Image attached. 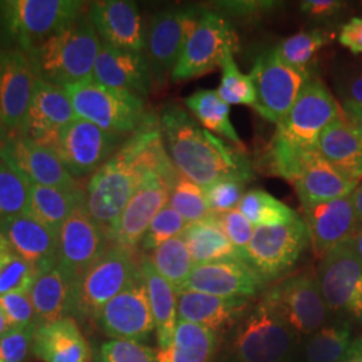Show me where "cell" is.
Segmentation results:
<instances>
[{"mask_svg": "<svg viewBox=\"0 0 362 362\" xmlns=\"http://www.w3.org/2000/svg\"><path fill=\"white\" fill-rule=\"evenodd\" d=\"M173 168L160 129L158 117L149 113L101 168L93 173L85 191V206L105 230L113 224L149 175Z\"/></svg>", "mask_w": 362, "mask_h": 362, "instance_id": "1", "label": "cell"}, {"mask_svg": "<svg viewBox=\"0 0 362 362\" xmlns=\"http://www.w3.org/2000/svg\"><path fill=\"white\" fill-rule=\"evenodd\" d=\"M158 119L167 155L182 177L203 189L218 181L251 179L247 156L214 136L179 105L165 106Z\"/></svg>", "mask_w": 362, "mask_h": 362, "instance_id": "2", "label": "cell"}, {"mask_svg": "<svg viewBox=\"0 0 362 362\" xmlns=\"http://www.w3.org/2000/svg\"><path fill=\"white\" fill-rule=\"evenodd\" d=\"M100 50L101 39L90 16L82 13L70 26L25 55L35 77L66 88L93 78Z\"/></svg>", "mask_w": 362, "mask_h": 362, "instance_id": "3", "label": "cell"}, {"mask_svg": "<svg viewBox=\"0 0 362 362\" xmlns=\"http://www.w3.org/2000/svg\"><path fill=\"white\" fill-rule=\"evenodd\" d=\"M263 158L267 173L294 185L302 207L350 196L360 182L334 168L317 148L288 152L269 146Z\"/></svg>", "mask_w": 362, "mask_h": 362, "instance_id": "4", "label": "cell"}, {"mask_svg": "<svg viewBox=\"0 0 362 362\" xmlns=\"http://www.w3.org/2000/svg\"><path fill=\"white\" fill-rule=\"evenodd\" d=\"M140 258L134 248L107 247L103 257L71 286L70 317L78 324L95 321L105 305L140 274Z\"/></svg>", "mask_w": 362, "mask_h": 362, "instance_id": "5", "label": "cell"}, {"mask_svg": "<svg viewBox=\"0 0 362 362\" xmlns=\"http://www.w3.org/2000/svg\"><path fill=\"white\" fill-rule=\"evenodd\" d=\"M83 13L77 0H0V30L27 54L70 26Z\"/></svg>", "mask_w": 362, "mask_h": 362, "instance_id": "6", "label": "cell"}, {"mask_svg": "<svg viewBox=\"0 0 362 362\" xmlns=\"http://www.w3.org/2000/svg\"><path fill=\"white\" fill-rule=\"evenodd\" d=\"M341 117L344 110L332 91L320 79L310 78L291 109L276 124L269 146L290 152L315 149L321 133Z\"/></svg>", "mask_w": 362, "mask_h": 362, "instance_id": "7", "label": "cell"}, {"mask_svg": "<svg viewBox=\"0 0 362 362\" xmlns=\"http://www.w3.org/2000/svg\"><path fill=\"white\" fill-rule=\"evenodd\" d=\"M297 334L263 297L236 324L230 353L233 362H288Z\"/></svg>", "mask_w": 362, "mask_h": 362, "instance_id": "8", "label": "cell"}, {"mask_svg": "<svg viewBox=\"0 0 362 362\" xmlns=\"http://www.w3.org/2000/svg\"><path fill=\"white\" fill-rule=\"evenodd\" d=\"M238 50V37L231 23L220 13L192 8L187 37L172 81L203 77L220 67L228 52Z\"/></svg>", "mask_w": 362, "mask_h": 362, "instance_id": "9", "label": "cell"}, {"mask_svg": "<svg viewBox=\"0 0 362 362\" xmlns=\"http://www.w3.org/2000/svg\"><path fill=\"white\" fill-rule=\"evenodd\" d=\"M64 89L77 118L115 134H132L146 116L143 98L106 88L93 78Z\"/></svg>", "mask_w": 362, "mask_h": 362, "instance_id": "10", "label": "cell"}, {"mask_svg": "<svg viewBox=\"0 0 362 362\" xmlns=\"http://www.w3.org/2000/svg\"><path fill=\"white\" fill-rule=\"evenodd\" d=\"M310 243L306 221L297 219L254 230L245 262L267 284L290 272Z\"/></svg>", "mask_w": 362, "mask_h": 362, "instance_id": "11", "label": "cell"}, {"mask_svg": "<svg viewBox=\"0 0 362 362\" xmlns=\"http://www.w3.org/2000/svg\"><path fill=\"white\" fill-rule=\"evenodd\" d=\"M297 337H309L332 321L317 274L300 272L272 286L263 296Z\"/></svg>", "mask_w": 362, "mask_h": 362, "instance_id": "12", "label": "cell"}, {"mask_svg": "<svg viewBox=\"0 0 362 362\" xmlns=\"http://www.w3.org/2000/svg\"><path fill=\"white\" fill-rule=\"evenodd\" d=\"M317 276L332 314L362 326V262L351 240L321 260Z\"/></svg>", "mask_w": 362, "mask_h": 362, "instance_id": "13", "label": "cell"}, {"mask_svg": "<svg viewBox=\"0 0 362 362\" xmlns=\"http://www.w3.org/2000/svg\"><path fill=\"white\" fill-rule=\"evenodd\" d=\"M122 140L124 136L76 118L54 137L47 148L58 155L74 179H79L101 168L116 153Z\"/></svg>", "mask_w": 362, "mask_h": 362, "instance_id": "14", "label": "cell"}, {"mask_svg": "<svg viewBox=\"0 0 362 362\" xmlns=\"http://www.w3.org/2000/svg\"><path fill=\"white\" fill-rule=\"evenodd\" d=\"M179 175L180 173L173 167L167 170H157L148 176L119 216L106 228L110 245L136 250L143 242L156 215L168 206L169 188Z\"/></svg>", "mask_w": 362, "mask_h": 362, "instance_id": "15", "label": "cell"}, {"mask_svg": "<svg viewBox=\"0 0 362 362\" xmlns=\"http://www.w3.org/2000/svg\"><path fill=\"white\" fill-rule=\"evenodd\" d=\"M260 116L278 124L296 103L311 77L286 65L275 49L260 54L251 70Z\"/></svg>", "mask_w": 362, "mask_h": 362, "instance_id": "16", "label": "cell"}, {"mask_svg": "<svg viewBox=\"0 0 362 362\" xmlns=\"http://www.w3.org/2000/svg\"><path fill=\"white\" fill-rule=\"evenodd\" d=\"M110 242L106 230L93 219L85 202L66 220L58 240V269L71 285L103 257Z\"/></svg>", "mask_w": 362, "mask_h": 362, "instance_id": "17", "label": "cell"}, {"mask_svg": "<svg viewBox=\"0 0 362 362\" xmlns=\"http://www.w3.org/2000/svg\"><path fill=\"white\" fill-rule=\"evenodd\" d=\"M37 77L26 55L15 49L0 50V133L22 136Z\"/></svg>", "mask_w": 362, "mask_h": 362, "instance_id": "18", "label": "cell"}, {"mask_svg": "<svg viewBox=\"0 0 362 362\" xmlns=\"http://www.w3.org/2000/svg\"><path fill=\"white\" fill-rule=\"evenodd\" d=\"M95 322L112 339L145 342L153 334L155 320L141 272L125 290L105 305Z\"/></svg>", "mask_w": 362, "mask_h": 362, "instance_id": "19", "label": "cell"}, {"mask_svg": "<svg viewBox=\"0 0 362 362\" xmlns=\"http://www.w3.org/2000/svg\"><path fill=\"white\" fill-rule=\"evenodd\" d=\"M0 160L33 184L79 189L77 180L52 149L23 136L0 139Z\"/></svg>", "mask_w": 362, "mask_h": 362, "instance_id": "20", "label": "cell"}, {"mask_svg": "<svg viewBox=\"0 0 362 362\" xmlns=\"http://www.w3.org/2000/svg\"><path fill=\"white\" fill-rule=\"evenodd\" d=\"M192 8H169L151 18L145 31L146 61L152 81L165 82L179 62Z\"/></svg>", "mask_w": 362, "mask_h": 362, "instance_id": "21", "label": "cell"}, {"mask_svg": "<svg viewBox=\"0 0 362 362\" xmlns=\"http://www.w3.org/2000/svg\"><path fill=\"white\" fill-rule=\"evenodd\" d=\"M266 282L242 259L196 264L184 290L224 298L255 297Z\"/></svg>", "mask_w": 362, "mask_h": 362, "instance_id": "22", "label": "cell"}, {"mask_svg": "<svg viewBox=\"0 0 362 362\" xmlns=\"http://www.w3.org/2000/svg\"><path fill=\"white\" fill-rule=\"evenodd\" d=\"M88 13L101 42L119 50L143 52L145 28L141 13L134 1H93Z\"/></svg>", "mask_w": 362, "mask_h": 362, "instance_id": "23", "label": "cell"}, {"mask_svg": "<svg viewBox=\"0 0 362 362\" xmlns=\"http://www.w3.org/2000/svg\"><path fill=\"white\" fill-rule=\"evenodd\" d=\"M302 208L313 251L321 260L336 247L350 240L358 224L350 196Z\"/></svg>", "mask_w": 362, "mask_h": 362, "instance_id": "24", "label": "cell"}, {"mask_svg": "<svg viewBox=\"0 0 362 362\" xmlns=\"http://www.w3.org/2000/svg\"><path fill=\"white\" fill-rule=\"evenodd\" d=\"M76 118V112L65 89L37 78L22 136L47 146Z\"/></svg>", "mask_w": 362, "mask_h": 362, "instance_id": "25", "label": "cell"}, {"mask_svg": "<svg viewBox=\"0 0 362 362\" xmlns=\"http://www.w3.org/2000/svg\"><path fill=\"white\" fill-rule=\"evenodd\" d=\"M93 79L106 88L145 98L152 88V74L143 52H125L101 42Z\"/></svg>", "mask_w": 362, "mask_h": 362, "instance_id": "26", "label": "cell"}, {"mask_svg": "<svg viewBox=\"0 0 362 362\" xmlns=\"http://www.w3.org/2000/svg\"><path fill=\"white\" fill-rule=\"evenodd\" d=\"M0 233L38 274L57 266L59 236L31 214L0 220Z\"/></svg>", "mask_w": 362, "mask_h": 362, "instance_id": "27", "label": "cell"}, {"mask_svg": "<svg viewBox=\"0 0 362 362\" xmlns=\"http://www.w3.org/2000/svg\"><path fill=\"white\" fill-rule=\"evenodd\" d=\"M250 310L246 298H224L184 290L177 294V317L180 321L200 325L218 333L238 324Z\"/></svg>", "mask_w": 362, "mask_h": 362, "instance_id": "28", "label": "cell"}, {"mask_svg": "<svg viewBox=\"0 0 362 362\" xmlns=\"http://www.w3.org/2000/svg\"><path fill=\"white\" fill-rule=\"evenodd\" d=\"M33 353L43 362H90L88 339L71 317L37 326Z\"/></svg>", "mask_w": 362, "mask_h": 362, "instance_id": "29", "label": "cell"}, {"mask_svg": "<svg viewBox=\"0 0 362 362\" xmlns=\"http://www.w3.org/2000/svg\"><path fill=\"white\" fill-rule=\"evenodd\" d=\"M140 272L155 320L158 349H165L173 342L176 326L179 322L177 294L173 287L156 272L148 255H143L140 258Z\"/></svg>", "mask_w": 362, "mask_h": 362, "instance_id": "30", "label": "cell"}, {"mask_svg": "<svg viewBox=\"0 0 362 362\" xmlns=\"http://www.w3.org/2000/svg\"><path fill=\"white\" fill-rule=\"evenodd\" d=\"M317 149L339 172L350 179L362 180V140L341 117L321 133Z\"/></svg>", "mask_w": 362, "mask_h": 362, "instance_id": "31", "label": "cell"}, {"mask_svg": "<svg viewBox=\"0 0 362 362\" xmlns=\"http://www.w3.org/2000/svg\"><path fill=\"white\" fill-rule=\"evenodd\" d=\"M71 286L58 266L38 274L30 290L37 326L70 317Z\"/></svg>", "mask_w": 362, "mask_h": 362, "instance_id": "32", "label": "cell"}, {"mask_svg": "<svg viewBox=\"0 0 362 362\" xmlns=\"http://www.w3.org/2000/svg\"><path fill=\"white\" fill-rule=\"evenodd\" d=\"M182 238L189 250L194 266L224 259H242L223 231L218 215L214 212L206 219L188 224Z\"/></svg>", "mask_w": 362, "mask_h": 362, "instance_id": "33", "label": "cell"}, {"mask_svg": "<svg viewBox=\"0 0 362 362\" xmlns=\"http://www.w3.org/2000/svg\"><path fill=\"white\" fill-rule=\"evenodd\" d=\"M30 182V181H28ZM28 214L40 220L59 236V233L78 204L85 202L83 189H64L30 182Z\"/></svg>", "mask_w": 362, "mask_h": 362, "instance_id": "34", "label": "cell"}, {"mask_svg": "<svg viewBox=\"0 0 362 362\" xmlns=\"http://www.w3.org/2000/svg\"><path fill=\"white\" fill-rule=\"evenodd\" d=\"M216 345V333L179 320L170 346L157 350V362H212Z\"/></svg>", "mask_w": 362, "mask_h": 362, "instance_id": "35", "label": "cell"}, {"mask_svg": "<svg viewBox=\"0 0 362 362\" xmlns=\"http://www.w3.org/2000/svg\"><path fill=\"white\" fill-rule=\"evenodd\" d=\"M349 321L337 318L308 337L303 345L305 362H339L353 344Z\"/></svg>", "mask_w": 362, "mask_h": 362, "instance_id": "36", "label": "cell"}, {"mask_svg": "<svg viewBox=\"0 0 362 362\" xmlns=\"http://www.w3.org/2000/svg\"><path fill=\"white\" fill-rule=\"evenodd\" d=\"M197 122L206 129L218 133L236 146L243 148L238 132L230 118V105L226 104L216 90H197L184 100Z\"/></svg>", "mask_w": 362, "mask_h": 362, "instance_id": "37", "label": "cell"}, {"mask_svg": "<svg viewBox=\"0 0 362 362\" xmlns=\"http://www.w3.org/2000/svg\"><path fill=\"white\" fill-rule=\"evenodd\" d=\"M148 258L156 272L173 287L176 294L181 293L194 269V262L182 233L157 247Z\"/></svg>", "mask_w": 362, "mask_h": 362, "instance_id": "38", "label": "cell"}, {"mask_svg": "<svg viewBox=\"0 0 362 362\" xmlns=\"http://www.w3.org/2000/svg\"><path fill=\"white\" fill-rule=\"evenodd\" d=\"M333 38L334 34L325 30L302 31L282 40L275 50L286 65L311 77L310 65L314 58Z\"/></svg>", "mask_w": 362, "mask_h": 362, "instance_id": "39", "label": "cell"}, {"mask_svg": "<svg viewBox=\"0 0 362 362\" xmlns=\"http://www.w3.org/2000/svg\"><path fill=\"white\" fill-rule=\"evenodd\" d=\"M238 209L246 216L254 228L285 224L299 216L296 211L262 189H252L245 194Z\"/></svg>", "mask_w": 362, "mask_h": 362, "instance_id": "40", "label": "cell"}, {"mask_svg": "<svg viewBox=\"0 0 362 362\" xmlns=\"http://www.w3.org/2000/svg\"><path fill=\"white\" fill-rule=\"evenodd\" d=\"M38 272L0 233V297L15 291H30Z\"/></svg>", "mask_w": 362, "mask_h": 362, "instance_id": "41", "label": "cell"}, {"mask_svg": "<svg viewBox=\"0 0 362 362\" xmlns=\"http://www.w3.org/2000/svg\"><path fill=\"white\" fill-rule=\"evenodd\" d=\"M168 204L180 214L187 224L206 219L211 214L204 189L181 175L169 188Z\"/></svg>", "mask_w": 362, "mask_h": 362, "instance_id": "42", "label": "cell"}, {"mask_svg": "<svg viewBox=\"0 0 362 362\" xmlns=\"http://www.w3.org/2000/svg\"><path fill=\"white\" fill-rule=\"evenodd\" d=\"M221 82L218 94L227 105H246L255 109L257 90L251 76L243 74L233 61V52H228L221 62Z\"/></svg>", "mask_w": 362, "mask_h": 362, "instance_id": "43", "label": "cell"}, {"mask_svg": "<svg viewBox=\"0 0 362 362\" xmlns=\"http://www.w3.org/2000/svg\"><path fill=\"white\" fill-rule=\"evenodd\" d=\"M30 199V182L0 160V220L26 214Z\"/></svg>", "mask_w": 362, "mask_h": 362, "instance_id": "44", "label": "cell"}, {"mask_svg": "<svg viewBox=\"0 0 362 362\" xmlns=\"http://www.w3.org/2000/svg\"><path fill=\"white\" fill-rule=\"evenodd\" d=\"M187 221L182 219L179 212L170 206H165L152 220L148 231L144 236L141 246L145 251H153L157 247L164 245L170 239L180 236L187 228Z\"/></svg>", "mask_w": 362, "mask_h": 362, "instance_id": "45", "label": "cell"}, {"mask_svg": "<svg viewBox=\"0 0 362 362\" xmlns=\"http://www.w3.org/2000/svg\"><path fill=\"white\" fill-rule=\"evenodd\" d=\"M100 362H157V351L144 342L112 339L101 346Z\"/></svg>", "mask_w": 362, "mask_h": 362, "instance_id": "46", "label": "cell"}, {"mask_svg": "<svg viewBox=\"0 0 362 362\" xmlns=\"http://www.w3.org/2000/svg\"><path fill=\"white\" fill-rule=\"evenodd\" d=\"M37 326L11 327L0 337V360L3 362H25L33 349Z\"/></svg>", "mask_w": 362, "mask_h": 362, "instance_id": "47", "label": "cell"}, {"mask_svg": "<svg viewBox=\"0 0 362 362\" xmlns=\"http://www.w3.org/2000/svg\"><path fill=\"white\" fill-rule=\"evenodd\" d=\"M219 219L221 228L233 246L238 250L242 260H245L247 247L250 245L252 235H254V226L247 220L246 216L236 208L223 214H216Z\"/></svg>", "mask_w": 362, "mask_h": 362, "instance_id": "48", "label": "cell"}, {"mask_svg": "<svg viewBox=\"0 0 362 362\" xmlns=\"http://www.w3.org/2000/svg\"><path fill=\"white\" fill-rule=\"evenodd\" d=\"M245 182L236 180H221L204 189L208 207L214 214H223L236 209L243 199Z\"/></svg>", "mask_w": 362, "mask_h": 362, "instance_id": "49", "label": "cell"}, {"mask_svg": "<svg viewBox=\"0 0 362 362\" xmlns=\"http://www.w3.org/2000/svg\"><path fill=\"white\" fill-rule=\"evenodd\" d=\"M0 305L6 311L13 327L37 326L35 310L30 291H15L0 297Z\"/></svg>", "mask_w": 362, "mask_h": 362, "instance_id": "50", "label": "cell"}, {"mask_svg": "<svg viewBox=\"0 0 362 362\" xmlns=\"http://www.w3.org/2000/svg\"><path fill=\"white\" fill-rule=\"evenodd\" d=\"M345 3L339 0H306L302 1L300 10L313 19L325 21L336 18L345 8Z\"/></svg>", "mask_w": 362, "mask_h": 362, "instance_id": "51", "label": "cell"}, {"mask_svg": "<svg viewBox=\"0 0 362 362\" xmlns=\"http://www.w3.org/2000/svg\"><path fill=\"white\" fill-rule=\"evenodd\" d=\"M338 93L344 104L362 106V67L350 71V74L338 82Z\"/></svg>", "mask_w": 362, "mask_h": 362, "instance_id": "52", "label": "cell"}, {"mask_svg": "<svg viewBox=\"0 0 362 362\" xmlns=\"http://www.w3.org/2000/svg\"><path fill=\"white\" fill-rule=\"evenodd\" d=\"M338 40L351 54H362V16H354L345 23L339 31Z\"/></svg>", "mask_w": 362, "mask_h": 362, "instance_id": "53", "label": "cell"}, {"mask_svg": "<svg viewBox=\"0 0 362 362\" xmlns=\"http://www.w3.org/2000/svg\"><path fill=\"white\" fill-rule=\"evenodd\" d=\"M272 6L270 1H226L218 4L220 10L236 16L258 15L260 11L269 10Z\"/></svg>", "mask_w": 362, "mask_h": 362, "instance_id": "54", "label": "cell"}, {"mask_svg": "<svg viewBox=\"0 0 362 362\" xmlns=\"http://www.w3.org/2000/svg\"><path fill=\"white\" fill-rule=\"evenodd\" d=\"M342 110H344L345 119L354 128L362 140V106L344 104Z\"/></svg>", "mask_w": 362, "mask_h": 362, "instance_id": "55", "label": "cell"}, {"mask_svg": "<svg viewBox=\"0 0 362 362\" xmlns=\"http://www.w3.org/2000/svg\"><path fill=\"white\" fill-rule=\"evenodd\" d=\"M339 362H362V337L354 338L348 353Z\"/></svg>", "mask_w": 362, "mask_h": 362, "instance_id": "56", "label": "cell"}, {"mask_svg": "<svg viewBox=\"0 0 362 362\" xmlns=\"http://www.w3.org/2000/svg\"><path fill=\"white\" fill-rule=\"evenodd\" d=\"M354 212L358 223H362V180L358 182V185L356 187V189L353 191V194H350Z\"/></svg>", "mask_w": 362, "mask_h": 362, "instance_id": "57", "label": "cell"}, {"mask_svg": "<svg viewBox=\"0 0 362 362\" xmlns=\"http://www.w3.org/2000/svg\"><path fill=\"white\" fill-rule=\"evenodd\" d=\"M350 240H351V245L354 247V251H356L357 257L362 262V223L357 224V227H356V230H354Z\"/></svg>", "mask_w": 362, "mask_h": 362, "instance_id": "58", "label": "cell"}, {"mask_svg": "<svg viewBox=\"0 0 362 362\" xmlns=\"http://www.w3.org/2000/svg\"><path fill=\"white\" fill-rule=\"evenodd\" d=\"M11 327H13V326L10 324V320H8L6 311H4V309H3L1 305H0V337L4 336Z\"/></svg>", "mask_w": 362, "mask_h": 362, "instance_id": "59", "label": "cell"}, {"mask_svg": "<svg viewBox=\"0 0 362 362\" xmlns=\"http://www.w3.org/2000/svg\"><path fill=\"white\" fill-rule=\"evenodd\" d=\"M0 362H3V361H1V360H0Z\"/></svg>", "mask_w": 362, "mask_h": 362, "instance_id": "60", "label": "cell"}]
</instances>
